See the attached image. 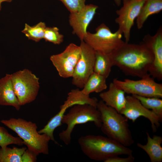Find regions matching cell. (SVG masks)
I'll return each mask as SVG.
<instances>
[{
  "mask_svg": "<svg viewBox=\"0 0 162 162\" xmlns=\"http://www.w3.org/2000/svg\"><path fill=\"white\" fill-rule=\"evenodd\" d=\"M111 55L114 66L127 75L141 78L148 74L154 59L151 50L144 42L138 44L124 42Z\"/></svg>",
  "mask_w": 162,
  "mask_h": 162,
  "instance_id": "obj_1",
  "label": "cell"
},
{
  "mask_svg": "<svg viewBox=\"0 0 162 162\" xmlns=\"http://www.w3.org/2000/svg\"><path fill=\"white\" fill-rule=\"evenodd\" d=\"M96 107L101 114L102 132L107 137L128 147L134 142L129 128L128 119L101 100Z\"/></svg>",
  "mask_w": 162,
  "mask_h": 162,
  "instance_id": "obj_2",
  "label": "cell"
},
{
  "mask_svg": "<svg viewBox=\"0 0 162 162\" xmlns=\"http://www.w3.org/2000/svg\"><path fill=\"white\" fill-rule=\"evenodd\" d=\"M78 142L83 153L91 159L97 161L120 155L132 154L133 151L107 137L88 135L80 136Z\"/></svg>",
  "mask_w": 162,
  "mask_h": 162,
  "instance_id": "obj_3",
  "label": "cell"
},
{
  "mask_svg": "<svg viewBox=\"0 0 162 162\" xmlns=\"http://www.w3.org/2000/svg\"><path fill=\"white\" fill-rule=\"evenodd\" d=\"M1 122L15 132L28 149L37 155L49 154L48 143L50 139L46 134L38 133L35 123L21 118H14L2 120Z\"/></svg>",
  "mask_w": 162,
  "mask_h": 162,
  "instance_id": "obj_4",
  "label": "cell"
},
{
  "mask_svg": "<svg viewBox=\"0 0 162 162\" xmlns=\"http://www.w3.org/2000/svg\"><path fill=\"white\" fill-rule=\"evenodd\" d=\"M88 122H93L96 127L100 128L101 114L96 107L88 104H77L71 106L68 112L62 117L61 122L66 124L67 127L59 134L60 140L65 145H69L75 126Z\"/></svg>",
  "mask_w": 162,
  "mask_h": 162,
  "instance_id": "obj_5",
  "label": "cell"
},
{
  "mask_svg": "<svg viewBox=\"0 0 162 162\" xmlns=\"http://www.w3.org/2000/svg\"><path fill=\"white\" fill-rule=\"evenodd\" d=\"M122 34L118 29L112 32L102 23L97 27L94 33L87 32L83 40L96 51L111 53L124 44Z\"/></svg>",
  "mask_w": 162,
  "mask_h": 162,
  "instance_id": "obj_6",
  "label": "cell"
},
{
  "mask_svg": "<svg viewBox=\"0 0 162 162\" xmlns=\"http://www.w3.org/2000/svg\"><path fill=\"white\" fill-rule=\"evenodd\" d=\"M15 94L20 105L30 103L36 99L40 88L39 78L27 69L11 74Z\"/></svg>",
  "mask_w": 162,
  "mask_h": 162,
  "instance_id": "obj_7",
  "label": "cell"
},
{
  "mask_svg": "<svg viewBox=\"0 0 162 162\" xmlns=\"http://www.w3.org/2000/svg\"><path fill=\"white\" fill-rule=\"evenodd\" d=\"M113 82L117 88L128 94L162 98V84L156 82L149 74L138 80L125 79L121 81L115 78Z\"/></svg>",
  "mask_w": 162,
  "mask_h": 162,
  "instance_id": "obj_8",
  "label": "cell"
},
{
  "mask_svg": "<svg viewBox=\"0 0 162 162\" xmlns=\"http://www.w3.org/2000/svg\"><path fill=\"white\" fill-rule=\"evenodd\" d=\"M81 52L72 77V84L82 88L91 75L94 72L96 51L83 40L80 45Z\"/></svg>",
  "mask_w": 162,
  "mask_h": 162,
  "instance_id": "obj_9",
  "label": "cell"
},
{
  "mask_svg": "<svg viewBox=\"0 0 162 162\" xmlns=\"http://www.w3.org/2000/svg\"><path fill=\"white\" fill-rule=\"evenodd\" d=\"M146 0H123V6L116 12L118 16L115 19L118 30L123 34L125 42L130 40L131 28L139 14Z\"/></svg>",
  "mask_w": 162,
  "mask_h": 162,
  "instance_id": "obj_10",
  "label": "cell"
},
{
  "mask_svg": "<svg viewBox=\"0 0 162 162\" xmlns=\"http://www.w3.org/2000/svg\"><path fill=\"white\" fill-rule=\"evenodd\" d=\"M81 52L80 46L72 43L62 52L50 57V60L61 77H72Z\"/></svg>",
  "mask_w": 162,
  "mask_h": 162,
  "instance_id": "obj_11",
  "label": "cell"
},
{
  "mask_svg": "<svg viewBox=\"0 0 162 162\" xmlns=\"http://www.w3.org/2000/svg\"><path fill=\"white\" fill-rule=\"evenodd\" d=\"M126 97L125 106L120 113L133 122L141 116L147 118L151 122L153 132H156L160 124L159 117L151 110L145 107L132 95H127Z\"/></svg>",
  "mask_w": 162,
  "mask_h": 162,
  "instance_id": "obj_12",
  "label": "cell"
},
{
  "mask_svg": "<svg viewBox=\"0 0 162 162\" xmlns=\"http://www.w3.org/2000/svg\"><path fill=\"white\" fill-rule=\"evenodd\" d=\"M98 8L93 4L85 5L77 12L70 13L69 22L73 29V33L80 40H83L87 33V28L93 19Z\"/></svg>",
  "mask_w": 162,
  "mask_h": 162,
  "instance_id": "obj_13",
  "label": "cell"
},
{
  "mask_svg": "<svg viewBox=\"0 0 162 162\" xmlns=\"http://www.w3.org/2000/svg\"><path fill=\"white\" fill-rule=\"evenodd\" d=\"M151 50L154 59L148 74L153 78L158 80L162 79V29L160 27L153 36L146 35L143 39Z\"/></svg>",
  "mask_w": 162,
  "mask_h": 162,
  "instance_id": "obj_14",
  "label": "cell"
},
{
  "mask_svg": "<svg viewBox=\"0 0 162 162\" xmlns=\"http://www.w3.org/2000/svg\"><path fill=\"white\" fill-rule=\"evenodd\" d=\"M125 93L123 90L117 88L112 82L110 83L108 90L100 93L99 96L106 105L120 113L126 103Z\"/></svg>",
  "mask_w": 162,
  "mask_h": 162,
  "instance_id": "obj_15",
  "label": "cell"
},
{
  "mask_svg": "<svg viewBox=\"0 0 162 162\" xmlns=\"http://www.w3.org/2000/svg\"><path fill=\"white\" fill-rule=\"evenodd\" d=\"M0 105L14 107L19 110L20 107L14 91L11 79V74H6L0 78Z\"/></svg>",
  "mask_w": 162,
  "mask_h": 162,
  "instance_id": "obj_16",
  "label": "cell"
},
{
  "mask_svg": "<svg viewBox=\"0 0 162 162\" xmlns=\"http://www.w3.org/2000/svg\"><path fill=\"white\" fill-rule=\"evenodd\" d=\"M147 142L145 145L137 143V146L143 150L148 156L151 162H161L162 161V137L154 135L151 137L146 132Z\"/></svg>",
  "mask_w": 162,
  "mask_h": 162,
  "instance_id": "obj_17",
  "label": "cell"
},
{
  "mask_svg": "<svg viewBox=\"0 0 162 162\" xmlns=\"http://www.w3.org/2000/svg\"><path fill=\"white\" fill-rule=\"evenodd\" d=\"M162 10V0H146L136 18V26L140 29L150 16L159 13Z\"/></svg>",
  "mask_w": 162,
  "mask_h": 162,
  "instance_id": "obj_18",
  "label": "cell"
},
{
  "mask_svg": "<svg viewBox=\"0 0 162 162\" xmlns=\"http://www.w3.org/2000/svg\"><path fill=\"white\" fill-rule=\"evenodd\" d=\"M113 66L111 53L96 51L94 72L106 78L109 76Z\"/></svg>",
  "mask_w": 162,
  "mask_h": 162,
  "instance_id": "obj_19",
  "label": "cell"
},
{
  "mask_svg": "<svg viewBox=\"0 0 162 162\" xmlns=\"http://www.w3.org/2000/svg\"><path fill=\"white\" fill-rule=\"evenodd\" d=\"M103 76L93 72L90 76L81 90L85 95L89 96L93 92H100L107 88L106 79Z\"/></svg>",
  "mask_w": 162,
  "mask_h": 162,
  "instance_id": "obj_20",
  "label": "cell"
},
{
  "mask_svg": "<svg viewBox=\"0 0 162 162\" xmlns=\"http://www.w3.org/2000/svg\"><path fill=\"white\" fill-rule=\"evenodd\" d=\"M26 147H0V162H22V157Z\"/></svg>",
  "mask_w": 162,
  "mask_h": 162,
  "instance_id": "obj_21",
  "label": "cell"
},
{
  "mask_svg": "<svg viewBox=\"0 0 162 162\" xmlns=\"http://www.w3.org/2000/svg\"><path fill=\"white\" fill-rule=\"evenodd\" d=\"M137 99L145 107L151 109L162 121V100L155 97H146L137 95H132Z\"/></svg>",
  "mask_w": 162,
  "mask_h": 162,
  "instance_id": "obj_22",
  "label": "cell"
},
{
  "mask_svg": "<svg viewBox=\"0 0 162 162\" xmlns=\"http://www.w3.org/2000/svg\"><path fill=\"white\" fill-rule=\"evenodd\" d=\"M46 27L45 23L41 22L33 26L25 23L24 28L22 32L28 39L38 42L44 38Z\"/></svg>",
  "mask_w": 162,
  "mask_h": 162,
  "instance_id": "obj_23",
  "label": "cell"
},
{
  "mask_svg": "<svg viewBox=\"0 0 162 162\" xmlns=\"http://www.w3.org/2000/svg\"><path fill=\"white\" fill-rule=\"evenodd\" d=\"M13 144L22 146L24 143L20 137L13 136L4 128L0 126V147L4 148Z\"/></svg>",
  "mask_w": 162,
  "mask_h": 162,
  "instance_id": "obj_24",
  "label": "cell"
},
{
  "mask_svg": "<svg viewBox=\"0 0 162 162\" xmlns=\"http://www.w3.org/2000/svg\"><path fill=\"white\" fill-rule=\"evenodd\" d=\"M59 30V29L56 27H46L44 38L46 41L55 44H60L63 41L64 36L60 33Z\"/></svg>",
  "mask_w": 162,
  "mask_h": 162,
  "instance_id": "obj_25",
  "label": "cell"
},
{
  "mask_svg": "<svg viewBox=\"0 0 162 162\" xmlns=\"http://www.w3.org/2000/svg\"><path fill=\"white\" fill-rule=\"evenodd\" d=\"M59 0L63 4L70 13L78 11L86 5V0Z\"/></svg>",
  "mask_w": 162,
  "mask_h": 162,
  "instance_id": "obj_26",
  "label": "cell"
},
{
  "mask_svg": "<svg viewBox=\"0 0 162 162\" xmlns=\"http://www.w3.org/2000/svg\"><path fill=\"white\" fill-rule=\"evenodd\" d=\"M38 155L33 151L26 149L22 157V162H34L37 160Z\"/></svg>",
  "mask_w": 162,
  "mask_h": 162,
  "instance_id": "obj_27",
  "label": "cell"
},
{
  "mask_svg": "<svg viewBox=\"0 0 162 162\" xmlns=\"http://www.w3.org/2000/svg\"><path fill=\"white\" fill-rule=\"evenodd\" d=\"M126 158H121L115 156L110 157L104 162H133L134 161L135 158L132 154L128 155Z\"/></svg>",
  "mask_w": 162,
  "mask_h": 162,
  "instance_id": "obj_28",
  "label": "cell"
},
{
  "mask_svg": "<svg viewBox=\"0 0 162 162\" xmlns=\"http://www.w3.org/2000/svg\"><path fill=\"white\" fill-rule=\"evenodd\" d=\"M12 0H0V11L2 9V6L1 4L2 3L4 2H11Z\"/></svg>",
  "mask_w": 162,
  "mask_h": 162,
  "instance_id": "obj_29",
  "label": "cell"
},
{
  "mask_svg": "<svg viewBox=\"0 0 162 162\" xmlns=\"http://www.w3.org/2000/svg\"><path fill=\"white\" fill-rule=\"evenodd\" d=\"M116 4L118 6H119L121 4V0H114Z\"/></svg>",
  "mask_w": 162,
  "mask_h": 162,
  "instance_id": "obj_30",
  "label": "cell"
}]
</instances>
